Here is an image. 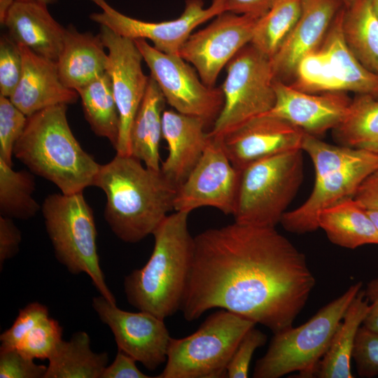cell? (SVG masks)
<instances>
[{"label":"cell","instance_id":"cell-51","mask_svg":"<svg viewBox=\"0 0 378 378\" xmlns=\"http://www.w3.org/2000/svg\"><path fill=\"white\" fill-rule=\"evenodd\" d=\"M345 7L349 6L354 0H341Z\"/></svg>","mask_w":378,"mask_h":378},{"label":"cell","instance_id":"cell-14","mask_svg":"<svg viewBox=\"0 0 378 378\" xmlns=\"http://www.w3.org/2000/svg\"><path fill=\"white\" fill-rule=\"evenodd\" d=\"M99 34L108 50L106 72L111 78L120 119L115 150L116 154L131 155L130 131L150 76L143 71V57L134 40L120 36L105 26H100Z\"/></svg>","mask_w":378,"mask_h":378},{"label":"cell","instance_id":"cell-25","mask_svg":"<svg viewBox=\"0 0 378 378\" xmlns=\"http://www.w3.org/2000/svg\"><path fill=\"white\" fill-rule=\"evenodd\" d=\"M317 223L330 241L337 246L354 249L366 244H378L376 225L366 209L354 197L323 210Z\"/></svg>","mask_w":378,"mask_h":378},{"label":"cell","instance_id":"cell-11","mask_svg":"<svg viewBox=\"0 0 378 378\" xmlns=\"http://www.w3.org/2000/svg\"><path fill=\"white\" fill-rule=\"evenodd\" d=\"M89 1L101 8L100 12L90 14L91 20L123 37L149 40L156 49L173 55H180L182 46L197 27L225 12L223 0H212L206 8L202 0H186L184 10L178 18L152 22L125 15L106 0Z\"/></svg>","mask_w":378,"mask_h":378},{"label":"cell","instance_id":"cell-21","mask_svg":"<svg viewBox=\"0 0 378 378\" xmlns=\"http://www.w3.org/2000/svg\"><path fill=\"white\" fill-rule=\"evenodd\" d=\"M207 124L198 117L164 111L162 138L168 146V155L161 162L160 171L176 188L195 167L206 146Z\"/></svg>","mask_w":378,"mask_h":378},{"label":"cell","instance_id":"cell-12","mask_svg":"<svg viewBox=\"0 0 378 378\" xmlns=\"http://www.w3.org/2000/svg\"><path fill=\"white\" fill-rule=\"evenodd\" d=\"M204 153L176 190L174 210L190 213L204 206L226 215L235 209L241 172L230 162L222 138L210 136Z\"/></svg>","mask_w":378,"mask_h":378},{"label":"cell","instance_id":"cell-50","mask_svg":"<svg viewBox=\"0 0 378 378\" xmlns=\"http://www.w3.org/2000/svg\"><path fill=\"white\" fill-rule=\"evenodd\" d=\"M371 3L375 12L378 15V0H371Z\"/></svg>","mask_w":378,"mask_h":378},{"label":"cell","instance_id":"cell-10","mask_svg":"<svg viewBox=\"0 0 378 378\" xmlns=\"http://www.w3.org/2000/svg\"><path fill=\"white\" fill-rule=\"evenodd\" d=\"M134 41L165 101L180 113L214 124L224 102L221 88L205 85L180 55L161 52L145 39Z\"/></svg>","mask_w":378,"mask_h":378},{"label":"cell","instance_id":"cell-30","mask_svg":"<svg viewBox=\"0 0 378 378\" xmlns=\"http://www.w3.org/2000/svg\"><path fill=\"white\" fill-rule=\"evenodd\" d=\"M332 132L340 145L378 153V97L358 94Z\"/></svg>","mask_w":378,"mask_h":378},{"label":"cell","instance_id":"cell-13","mask_svg":"<svg viewBox=\"0 0 378 378\" xmlns=\"http://www.w3.org/2000/svg\"><path fill=\"white\" fill-rule=\"evenodd\" d=\"M259 18L223 12L208 26L190 36L180 56L195 66L205 85L215 87L221 70L251 43Z\"/></svg>","mask_w":378,"mask_h":378},{"label":"cell","instance_id":"cell-43","mask_svg":"<svg viewBox=\"0 0 378 378\" xmlns=\"http://www.w3.org/2000/svg\"><path fill=\"white\" fill-rule=\"evenodd\" d=\"M136 360L118 350L113 361L106 366L101 378H149L136 365Z\"/></svg>","mask_w":378,"mask_h":378},{"label":"cell","instance_id":"cell-29","mask_svg":"<svg viewBox=\"0 0 378 378\" xmlns=\"http://www.w3.org/2000/svg\"><path fill=\"white\" fill-rule=\"evenodd\" d=\"M345 41L360 63L378 74V15L371 0H354L344 6Z\"/></svg>","mask_w":378,"mask_h":378},{"label":"cell","instance_id":"cell-9","mask_svg":"<svg viewBox=\"0 0 378 378\" xmlns=\"http://www.w3.org/2000/svg\"><path fill=\"white\" fill-rule=\"evenodd\" d=\"M220 87L223 108L207 132L223 137L252 119L270 111L274 105V74L270 59L248 43L226 65Z\"/></svg>","mask_w":378,"mask_h":378},{"label":"cell","instance_id":"cell-31","mask_svg":"<svg viewBox=\"0 0 378 378\" xmlns=\"http://www.w3.org/2000/svg\"><path fill=\"white\" fill-rule=\"evenodd\" d=\"M81 99L83 113L94 133L106 138L115 147L120 119L111 78L106 71L76 90Z\"/></svg>","mask_w":378,"mask_h":378},{"label":"cell","instance_id":"cell-36","mask_svg":"<svg viewBox=\"0 0 378 378\" xmlns=\"http://www.w3.org/2000/svg\"><path fill=\"white\" fill-rule=\"evenodd\" d=\"M26 116L8 97L0 95V158L13 167L14 146L22 134Z\"/></svg>","mask_w":378,"mask_h":378},{"label":"cell","instance_id":"cell-46","mask_svg":"<svg viewBox=\"0 0 378 378\" xmlns=\"http://www.w3.org/2000/svg\"><path fill=\"white\" fill-rule=\"evenodd\" d=\"M364 292L369 302V310L363 325L370 329L378 330V277L368 283Z\"/></svg>","mask_w":378,"mask_h":378},{"label":"cell","instance_id":"cell-7","mask_svg":"<svg viewBox=\"0 0 378 378\" xmlns=\"http://www.w3.org/2000/svg\"><path fill=\"white\" fill-rule=\"evenodd\" d=\"M41 209L57 260L73 274H88L100 295L115 304L99 264L93 211L83 192L50 194Z\"/></svg>","mask_w":378,"mask_h":378},{"label":"cell","instance_id":"cell-24","mask_svg":"<svg viewBox=\"0 0 378 378\" xmlns=\"http://www.w3.org/2000/svg\"><path fill=\"white\" fill-rule=\"evenodd\" d=\"M344 6L338 12L320 48L328 62L340 92L378 97V74L365 67L346 44L342 31Z\"/></svg>","mask_w":378,"mask_h":378},{"label":"cell","instance_id":"cell-40","mask_svg":"<svg viewBox=\"0 0 378 378\" xmlns=\"http://www.w3.org/2000/svg\"><path fill=\"white\" fill-rule=\"evenodd\" d=\"M267 335L255 326L244 335L227 367V377L246 378L255 351L267 342Z\"/></svg>","mask_w":378,"mask_h":378},{"label":"cell","instance_id":"cell-41","mask_svg":"<svg viewBox=\"0 0 378 378\" xmlns=\"http://www.w3.org/2000/svg\"><path fill=\"white\" fill-rule=\"evenodd\" d=\"M46 371L16 349H0L1 378H45Z\"/></svg>","mask_w":378,"mask_h":378},{"label":"cell","instance_id":"cell-20","mask_svg":"<svg viewBox=\"0 0 378 378\" xmlns=\"http://www.w3.org/2000/svg\"><path fill=\"white\" fill-rule=\"evenodd\" d=\"M18 45L22 56V73L9 97L16 107L29 117L46 108L77 101L78 92L62 82L56 61Z\"/></svg>","mask_w":378,"mask_h":378},{"label":"cell","instance_id":"cell-17","mask_svg":"<svg viewBox=\"0 0 378 378\" xmlns=\"http://www.w3.org/2000/svg\"><path fill=\"white\" fill-rule=\"evenodd\" d=\"M274 88V105L265 114L282 118L316 137L342 122L351 102L346 92L309 93L276 78Z\"/></svg>","mask_w":378,"mask_h":378},{"label":"cell","instance_id":"cell-22","mask_svg":"<svg viewBox=\"0 0 378 378\" xmlns=\"http://www.w3.org/2000/svg\"><path fill=\"white\" fill-rule=\"evenodd\" d=\"M47 6L40 2L15 0L7 13L4 26L15 43L57 62L62 49L66 28L53 18Z\"/></svg>","mask_w":378,"mask_h":378},{"label":"cell","instance_id":"cell-35","mask_svg":"<svg viewBox=\"0 0 378 378\" xmlns=\"http://www.w3.org/2000/svg\"><path fill=\"white\" fill-rule=\"evenodd\" d=\"M62 328L55 318L48 316L31 328L17 347L31 359H49L62 341Z\"/></svg>","mask_w":378,"mask_h":378},{"label":"cell","instance_id":"cell-47","mask_svg":"<svg viewBox=\"0 0 378 378\" xmlns=\"http://www.w3.org/2000/svg\"><path fill=\"white\" fill-rule=\"evenodd\" d=\"M15 0H0V23L4 25L7 13Z\"/></svg>","mask_w":378,"mask_h":378},{"label":"cell","instance_id":"cell-38","mask_svg":"<svg viewBox=\"0 0 378 378\" xmlns=\"http://www.w3.org/2000/svg\"><path fill=\"white\" fill-rule=\"evenodd\" d=\"M356 371L361 377L378 374V330L362 325L356 335L352 354Z\"/></svg>","mask_w":378,"mask_h":378},{"label":"cell","instance_id":"cell-42","mask_svg":"<svg viewBox=\"0 0 378 378\" xmlns=\"http://www.w3.org/2000/svg\"><path fill=\"white\" fill-rule=\"evenodd\" d=\"M21 232L13 219L0 216V265L14 257L20 250Z\"/></svg>","mask_w":378,"mask_h":378},{"label":"cell","instance_id":"cell-15","mask_svg":"<svg viewBox=\"0 0 378 378\" xmlns=\"http://www.w3.org/2000/svg\"><path fill=\"white\" fill-rule=\"evenodd\" d=\"M92 307L113 334L118 349L150 371L166 363L171 340L164 320L146 312L120 309L100 295Z\"/></svg>","mask_w":378,"mask_h":378},{"label":"cell","instance_id":"cell-34","mask_svg":"<svg viewBox=\"0 0 378 378\" xmlns=\"http://www.w3.org/2000/svg\"><path fill=\"white\" fill-rule=\"evenodd\" d=\"M292 86L309 93L340 92L325 52L319 47L298 63Z\"/></svg>","mask_w":378,"mask_h":378},{"label":"cell","instance_id":"cell-1","mask_svg":"<svg viewBox=\"0 0 378 378\" xmlns=\"http://www.w3.org/2000/svg\"><path fill=\"white\" fill-rule=\"evenodd\" d=\"M315 284L304 254L275 227L234 222L194 237L180 311L192 321L223 309L274 334L293 326Z\"/></svg>","mask_w":378,"mask_h":378},{"label":"cell","instance_id":"cell-28","mask_svg":"<svg viewBox=\"0 0 378 378\" xmlns=\"http://www.w3.org/2000/svg\"><path fill=\"white\" fill-rule=\"evenodd\" d=\"M106 352L96 353L85 331L62 340L48 359L45 378H101L108 365Z\"/></svg>","mask_w":378,"mask_h":378},{"label":"cell","instance_id":"cell-32","mask_svg":"<svg viewBox=\"0 0 378 378\" xmlns=\"http://www.w3.org/2000/svg\"><path fill=\"white\" fill-rule=\"evenodd\" d=\"M302 0H276L260 17L251 44L271 59L294 28L301 11Z\"/></svg>","mask_w":378,"mask_h":378},{"label":"cell","instance_id":"cell-3","mask_svg":"<svg viewBox=\"0 0 378 378\" xmlns=\"http://www.w3.org/2000/svg\"><path fill=\"white\" fill-rule=\"evenodd\" d=\"M189 214H169L153 232L154 246L146 265L124 280L128 302L164 320L181 309L194 256Z\"/></svg>","mask_w":378,"mask_h":378},{"label":"cell","instance_id":"cell-19","mask_svg":"<svg viewBox=\"0 0 378 378\" xmlns=\"http://www.w3.org/2000/svg\"><path fill=\"white\" fill-rule=\"evenodd\" d=\"M344 6L341 0L301 1L300 15L294 28L270 59L276 79L293 78L299 61L320 47Z\"/></svg>","mask_w":378,"mask_h":378},{"label":"cell","instance_id":"cell-27","mask_svg":"<svg viewBox=\"0 0 378 378\" xmlns=\"http://www.w3.org/2000/svg\"><path fill=\"white\" fill-rule=\"evenodd\" d=\"M369 310V302L362 289L348 307L335 330L328 351L319 362L314 377L353 378L351 360L358 329Z\"/></svg>","mask_w":378,"mask_h":378},{"label":"cell","instance_id":"cell-2","mask_svg":"<svg viewBox=\"0 0 378 378\" xmlns=\"http://www.w3.org/2000/svg\"><path fill=\"white\" fill-rule=\"evenodd\" d=\"M132 155L116 154L101 165L94 186L106 196L104 216L122 241L136 243L152 234L174 210L177 188L160 170Z\"/></svg>","mask_w":378,"mask_h":378},{"label":"cell","instance_id":"cell-44","mask_svg":"<svg viewBox=\"0 0 378 378\" xmlns=\"http://www.w3.org/2000/svg\"><path fill=\"white\" fill-rule=\"evenodd\" d=\"M276 0H223L225 12L261 17Z\"/></svg>","mask_w":378,"mask_h":378},{"label":"cell","instance_id":"cell-49","mask_svg":"<svg viewBox=\"0 0 378 378\" xmlns=\"http://www.w3.org/2000/svg\"><path fill=\"white\" fill-rule=\"evenodd\" d=\"M22 1H36V2H40V3H42V4L48 5V4L55 3L57 0H22Z\"/></svg>","mask_w":378,"mask_h":378},{"label":"cell","instance_id":"cell-4","mask_svg":"<svg viewBox=\"0 0 378 378\" xmlns=\"http://www.w3.org/2000/svg\"><path fill=\"white\" fill-rule=\"evenodd\" d=\"M66 111L67 105L58 104L27 117L13 155L33 174L56 185L62 193L70 195L94 186L101 164L73 134Z\"/></svg>","mask_w":378,"mask_h":378},{"label":"cell","instance_id":"cell-6","mask_svg":"<svg viewBox=\"0 0 378 378\" xmlns=\"http://www.w3.org/2000/svg\"><path fill=\"white\" fill-rule=\"evenodd\" d=\"M302 152L297 149L267 157L241 172L234 222L265 227L281 223L303 180Z\"/></svg>","mask_w":378,"mask_h":378},{"label":"cell","instance_id":"cell-23","mask_svg":"<svg viewBox=\"0 0 378 378\" xmlns=\"http://www.w3.org/2000/svg\"><path fill=\"white\" fill-rule=\"evenodd\" d=\"M100 34L66 28L63 46L57 61L63 84L77 90L106 71L108 56Z\"/></svg>","mask_w":378,"mask_h":378},{"label":"cell","instance_id":"cell-8","mask_svg":"<svg viewBox=\"0 0 378 378\" xmlns=\"http://www.w3.org/2000/svg\"><path fill=\"white\" fill-rule=\"evenodd\" d=\"M255 325L223 309L215 312L192 334L171 338L165 367L156 377H227V367L235 349Z\"/></svg>","mask_w":378,"mask_h":378},{"label":"cell","instance_id":"cell-16","mask_svg":"<svg viewBox=\"0 0 378 378\" xmlns=\"http://www.w3.org/2000/svg\"><path fill=\"white\" fill-rule=\"evenodd\" d=\"M377 169L378 153L366 151L347 165L315 176L310 195L300 206L286 211L280 223L295 234L316 230L319 214L340 201L354 197L362 183Z\"/></svg>","mask_w":378,"mask_h":378},{"label":"cell","instance_id":"cell-5","mask_svg":"<svg viewBox=\"0 0 378 378\" xmlns=\"http://www.w3.org/2000/svg\"><path fill=\"white\" fill-rule=\"evenodd\" d=\"M361 288L360 281L351 285L304 323L274 333L266 353L255 363L253 377L279 378L293 372H298L300 377H314L335 330Z\"/></svg>","mask_w":378,"mask_h":378},{"label":"cell","instance_id":"cell-37","mask_svg":"<svg viewBox=\"0 0 378 378\" xmlns=\"http://www.w3.org/2000/svg\"><path fill=\"white\" fill-rule=\"evenodd\" d=\"M23 61L19 45L8 35L0 40V95L10 97L22 73Z\"/></svg>","mask_w":378,"mask_h":378},{"label":"cell","instance_id":"cell-48","mask_svg":"<svg viewBox=\"0 0 378 378\" xmlns=\"http://www.w3.org/2000/svg\"><path fill=\"white\" fill-rule=\"evenodd\" d=\"M368 214L372 218L378 230V209H367Z\"/></svg>","mask_w":378,"mask_h":378},{"label":"cell","instance_id":"cell-45","mask_svg":"<svg viewBox=\"0 0 378 378\" xmlns=\"http://www.w3.org/2000/svg\"><path fill=\"white\" fill-rule=\"evenodd\" d=\"M354 198L367 209H378V169L362 183Z\"/></svg>","mask_w":378,"mask_h":378},{"label":"cell","instance_id":"cell-39","mask_svg":"<svg viewBox=\"0 0 378 378\" xmlns=\"http://www.w3.org/2000/svg\"><path fill=\"white\" fill-rule=\"evenodd\" d=\"M48 316V307L38 302L29 303L20 309L12 326L1 335L0 349H15L25 335Z\"/></svg>","mask_w":378,"mask_h":378},{"label":"cell","instance_id":"cell-18","mask_svg":"<svg viewBox=\"0 0 378 378\" xmlns=\"http://www.w3.org/2000/svg\"><path fill=\"white\" fill-rule=\"evenodd\" d=\"M304 134L282 118L264 114L221 138L230 162L241 172L260 159L302 150Z\"/></svg>","mask_w":378,"mask_h":378},{"label":"cell","instance_id":"cell-33","mask_svg":"<svg viewBox=\"0 0 378 378\" xmlns=\"http://www.w3.org/2000/svg\"><path fill=\"white\" fill-rule=\"evenodd\" d=\"M33 173L15 171L0 158V214L12 219L34 217L41 206L33 197L35 190Z\"/></svg>","mask_w":378,"mask_h":378},{"label":"cell","instance_id":"cell-26","mask_svg":"<svg viewBox=\"0 0 378 378\" xmlns=\"http://www.w3.org/2000/svg\"><path fill=\"white\" fill-rule=\"evenodd\" d=\"M165 99L150 76L147 89L130 131L131 155L146 167L160 169V144L162 138V114Z\"/></svg>","mask_w":378,"mask_h":378}]
</instances>
